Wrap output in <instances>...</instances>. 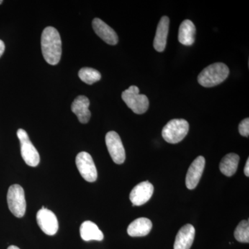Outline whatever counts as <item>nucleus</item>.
Segmentation results:
<instances>
[{"label":"nucleus","mask_w":249,"mask_h":249,"mask_svg":"<svg viewBox=\"0 0 249 249\" xmlns=\"http://www.w3.org/2000/svg\"><path fill=\"white\" fill-rule=\"evenodd\" d=\"M41 47L47 63L52 65L59 63L62 55V41L57 29L52 27L44 29L41 37Z\"/></svg>","instance_id":"1"},{"label":"nucleus","mask_w":249,"mask_h":249,"mask_svg":"<svg viewBox=\"0 0 249 249\" xmlns=\"http://www.w3.org/2000/svg\"><path fill=\"white\" fill-rule=\"evenodd\" d=\"M229 69L222 62L212 64L198 76V83L204 88H213L223 83L229 75Z\"/></svg>","instance_id":"2"},{"label":"nucleus","mask_w":249,"mask_h":249,"mask_svg":"<svg viewBox=\"0 0 249 249\" xmlns=\"http://www.w3.org/2000/svg\"><path fill=\"white\" fill-rule=\"evenodd\" d=\"M189 124L184 119L170 121L162 130V137L165 142L176 144L181 142L188 133Z\"/></svg>","instance_id":"3"},{"label":"nucleus","mask_w":249,"mask_h":249,"mask_svg":"<svg viewBox=\"0 0 249 249\" xmlns=\"http://www.w3.org/2000/svg\"><path fill=\"white\" fill-rule=\"evenodd\" d=\"M123 101L127 107L137 114H144L149 107L148 98L145 95L140 94L138 87H129L122 93Z\"/></svg>","instance_id":"4"},{"label":"nucleus","mask_w":249,"mask_h":249,"mask_svg":"<svg viewBox=\"0 0 249 249\" xmlns=\"http://www.w3.org/2000/svg\"><path fill=\"white\" fill-rule=\"evenodd\" d=\"M7 203L10 211L16 217L21 218L24 215L27 203L22 186L14 184L9 187L7 193Z\"/></svg>","instance_id":"5"},{"label":"nucleus","mask_w":249,"mask_h":249,"mask_svg":"<svg viewBox=\"0 0 249 249\" xmlns=\"http://www.w3.org/2000/svg\"><path fill=\"white\" fill-rule=\"evenodd\" d=\"M17 135L20 142L21 155L23 160L29 166H37L40 163V155L29 139L27 132L23 129H19Z\"/></svg>","instance_id":"6"},{"label":"nucleus","mask_w":249,"mask_h":249,"mask_svg":"<svg viewBox=\"0 0 249 249\" xmlns=\"http://www.w3.org/2000/svg\"><path fill=\"white\" fill-rule=\"evenodd\" d=\"M76 164L78 171L85 181L94 182L98 178L97 170L91 156L86 152L78 154L76 158Z\"/></svg>","instance_id":"7"},{"label":"nucleus","mask_w":249,"mask_h":249,"mask_svg":"<svg viewBox=\"0 0 249 249\" xmlns=\"http://www.w3.org/2000/svg\"><path fill=\"white\" fill-rule=\"evenodd\" d=\"M106 142L113 161L116 164L124 163L126 157L125 150L119 134L114 131L108 132L106 136Z\"/></svg>","instance_id":"8"},{"label":"nucleus","mask_w":249,"mask_h":249,"mask_svg":"<svg viewBox=\"0 0 249 249\" xmlns=\"http://www.w3.org/2000/svg\"><path fill=\"white\" fill-rule=\"evenodd\" d=\"M37 224L41 230L48 235H54L58 230V221L50 210L42 206L36 215Z\"/></svg>","instance_id":"9"},{"label":"nucleus","mask_w":249,"mask_h":249,"mask_svg":"<svg viewBox=\"0 0 249 249\" xmlns=\"http://www.w3.org/2000/svg\"><path fill=\"white\" fill-rule=\"evenodd\" d=\"M154 193V186L148 181L137 185L131 191L129 199L132 206H142L151 199Z\"/></svg>","instance_id":"10"},{"label":"nucleus","mask_w":249,"mask_h":249,"mask_svg":"<svg viewBox=\"0 0 249 249\" xmlns=\"http://www.w3.org/2000/svg\"><path fill=\"white\" fill-rule=\"evenodd\" d=\"M206 160L202 156L196 157L188 168L186 178V185L190 190L195 189L200 181L204 172Z\"/></svg>","instance_id":"11"},{"label":"nucleus","mask_w":249,"mask_h":249,"mask_svg":"<svg viewBox=\"0 0 249 249\" xmlns=\"http://www.w3.org/2000/svg\"><path fill=\"white\" fill-rule=\"evenodd\" d=\"M94 32L108 45H115L118 43L119 37L114 29L99 18H95L92 21Z\"/></svg>","instance_id":"12"},{"label":"nucleus","mask_w":249,"mask_h":249,"mask_svg":"<svg viewBox=\"0 0 249 249\" xmlns=\"http://www.w3.org/2000/svg\"><path fill=\"white\" fill-rule=\"evenodd\" d=\"M196 236V229L191 224L183 226L175 239L174 249H190L193 245Z\"/></svg>","instance_id":"13"},{"label":"nucleus","mask_w":249,"mask_h":249,"mask_svg":"<svg viewBox=\"0 0 249 249\" xmlns=\"http://www.w3.org/2000/svg\"><path fill=\"white\" fill-rule=\"evenodd\" d=\"M169 18L163 16L160 18L158 26H157L153 43L154 47L157 52H162L165 50L168 31H169Z\"/></svg>","instance_id":"14"},{"label":"nucleus","mask_w":249,"mask_h":249,"mask_svg":"<svg viewBox=\"0 0 249 249\" xmlns=\"http://www.w3.org/2000/svg\"><path fill=\"white\" fill-rule=\"evenodd\" d=\"M89 105V100L85 96H78L72 103L71 111L76 114L81 124H88L91 118Z\"/></svg>","instance_id":"15"},{"label":"nucleus","mask_w":249,"mask_h":249,"mask_svg":"<svg viewBox=\"0 0 249 249\" xmlns=\"http://www.w3.org/2000/svg\"><path fill=\"white\" fill-rule=\"evenodd\" d=\"M152 229L150 219L145 217L135 219L127 228V233L131 237H144L150 233Z\"/></svg>","instance_id":"16"},{"label":"nucleus","mask_w":249,"mask_h":249,"mask_svg":"<svg viewBox=\"0 0 249 249\" xmlns=\"http://www.w3.org/2000/svg\"><path fill=\"white\" fill-rule=\"evenodd\" d=\"M196 28L189 19H185L178 29V41L183 45L191 46L196 40Z\"/></svg>","instance_id":"17"},{"label":"nucleus","mask_w":249,"mask_h":249,"mask_svg":"<svg viewBox=\"0 0 249 249\" xmlns=\"http://www.w3.org/2000/svg\"><path fill=\"white\" fill-rule=\"evenodd\" d=\"M80 237L86 242L96 240L102 241L104 239L103 232L95 223L91 221H85L80 228Z\"/></svg>","instance_id":"18"},{"label":"nucleus","mask_w":249,"mask_h":249,"mask_svg":"<svg viewBox=\"0 0 249 249\" xmlns=\"http://www.w3.org/2000/svg\"><path fill=\"white\" fill-rule=\"evenodd\" d=\"M240 157L235 153H229L226 155L219 164V170L227 177H232L237 171Z\"/></svg>","instance_id":"19"},{"label":"nucleus","mask_w":249,"mask_h":249,"mask_svg":"<svg viewBox=\"0 0 249 249\" xmlns=\"http://www.w3.org/2000/svg\"><path fill=\"white\" fill-rule=\"evenodd\" d=\"M78 76L82 81L88 85H92L99 81L101 78V73L97 70L90 67L82 68L78 72Z\"/></svg>","instance_id":"20"},{"label":"nucleus","mask_w":249,"mask_h":249,"mask_svg":"<svg viewBox=\"0 0 249 249\" xmlns=\"http://www.w3.org/2000/svg\"><path fill=\"white\" fill-rule=\"evenodd\" d=\"M236 240L242 243L249 242V220H243L240 222L234 232Z\"/></svg>","instance_id":"21"},{"label":"nucleus","mask_w":249,"mask_h":249,"mask_svg":"<svg viewBox=\"0 0 249 249\" xmlns=\"http://www.w3.org/2000/svg\"><path fill=\"white\" fill-rule=\"evenodd\" d=\"M239 132L243 137H249V119H244L239 124Z\"/></svg>","instance_id":"22"},{"label":"nucleus","mask_w":249,"mask_h":249,"mask_svg":"<svg viewBox=\"0 0 249 249\" xmlns=\"http://www.w3.org/2000/svg\"><path fill=\"white\" fill-rule=\"evenodd\" d=\"M5 50V45L2 40H0V57L3 55Z\"/></svg>","instance_id":"23"},{"label":"nucleus","mask_w":249,"mask_h":249,"mask_svg":"<svg viewBox=\"0 0 249 249\" xmlns=\"http://www.w3.org/2000/svg\"><path fill=\"white\" fill-rule=\"evenodd\" d=\"M245 174L247 178L249 177V160H247V163H246L245 167Z\"/></svg>","instance_id":"24"},{"label":"nucleus","mask_w":249,"mask_h":249,"mask_svg":"<svg viewBox=\"0 0 249 249\" xmlns=\"http://www.w3.org/2000/svg\"><path fill=\"white\" fill-rule=\"evenodd\" d=\"M7 249H20L19 248H18V247H16V246H10L9 248Z\"/></svg>","instance_id":"25"},{"label":"nucleus","mask_w":249,"mask_h":249,"mask_svg":"<svg viewBox=\"0 0 249 249\" xmlns=\"http://www.w3.org/2000/svg\"><path fill=\"white\" fill-rule=\"evenodd\" d=\"M3 1L2 0H0V4H2Z\"/></svg>","instance_id":"26"}]
</instances>
